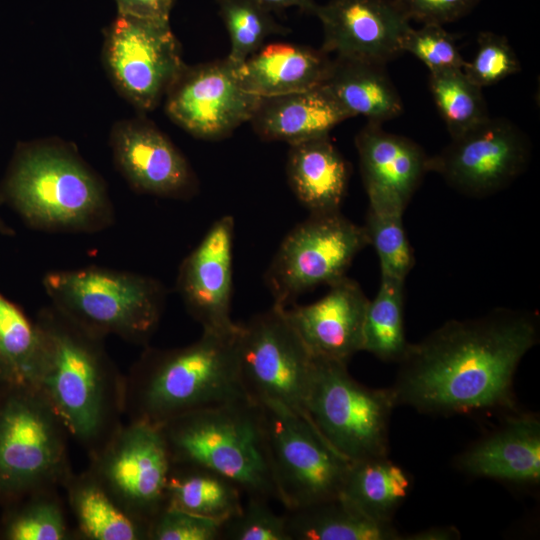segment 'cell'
<instances>
[{
  "label": "cell",
  "instance_id": "1",
  "mask_svg": "<svg viewBox=\"0 0 540 540\" xmlns=\"http://www.w3.org/2000/svg\"><path fill=\"white\" fill-rule=\"evenodd\" d=\"M538 340L533 312L500 308L450 320L410 343L390 389L397 405L422 413L514 410L516 369Z\"/></svg>",
  "mask_w": 540,
  "mask_h": 540
},
{
  "label": "cell",
  "instance_id": "2",
  "mask_svg": "<svg viewBox=\"0 0 540 540\" xmlns=\"http://www.w3.org/2000/svg\"><path fill=\"white\" fill-rule=\"evenodd\" d=\"M44 357L35 383L67 434L94 455L118 428L125 410V381L105 353L100 336L54 306L38 318Z\"/></svg>",
  "mask_w": 540,
  "mask_h": 540
},
{
  "label": "cell",
  "instance_id": "3",
  "mask_svg": "<svg viewBox=\"0 0 540 540\" xmlns=\"http://www.w3.org/2000/svg\"><path fill=\"white\" fill-rule=\"evenodd\" d=\"M239 330L203 331L187 346L148 350L125 382V409L131 420L162 426L195 410L249 399L239 377Z\"/></svg>",
  "mask_w": 540,
  "mask_h": 540
},
{
  "label": "cell",
  "instance_id": "4",
  "mask_svg": "<svg viewBox=\"0 0 540 540\" xmlns=\"http://www.w3.org/2000/svg\"><path fill=\"white\" fill-rule=\"evenodd\" d=\"M3 193L29 225L43 231L93 232L113 221L102 182L77 156L58 146L18 149Z\"/></svg>",
  "mask_w": 540,
  "mask_h": 540
},
{
  "label": "cell",
  "instance_id": "5",
  "mask_svg": "<svg viewBox=\"0 0 540 540\" xmlns=\"http://www.w3.org/2000/svg\"><path fill=\"white\" fill-rule=\"evenodd\" d=\"M172 462L211 469L246 497L278 501L260 404L231 401L180 415L159 426Z\"/></svg>",
  "mask_w": 540,
  "mask_h": 540
},
{
  "label": "cell",
  "instance_id": "6",
  "mask_svg": "<svg viewBox=\"0 0 540 540\" xmlns=\"http://www.w3.org/2000/svg\"><path fill=\"white\" fill-rule=\"evenodd\" d=\"M52 306L103 337L145 343L156 330L164 291L154 279L100 267L55 271L43 279Z\"/></svg>",
  "mask_w": 540,
  "mask_h": 540
},
{
  "label": "cell",
  "instance_id": "7",
  "mask_svg": "<svg viewBox=\"0 0 540 540\" xmlns=\"http://www.w3.org/2000/svg\"><path fill=\"white\" fill-rule=\"evenodd\" d=\"M313 358L308 412L319 433L350 461L388 456L397 406L391 389L367 387L349 374L347 364Z\"/></svg>",
  "mask_w": 540,
  "mask_h": 540
},
{
  "label": "cell",
  "instance_id": "8",
  "mask_svg": "<svg viewBox=\"0 0 540 540\" xmlns=\"http://www.w3.org/2000/svg\"><path fill=\"white\" fill-rule=\"evenodd\" d=\"M237 352L240 381L251 401L279 405L316 429L308 412L314 358L285 307L273 304L240 324Z\"/></svg>",
  "mask_w": 540,
  "mask_h": 540
},
{
  "label": "cell",
  "instance_id": "9",
  "mask_svg": "<svg viewBox=\"0 0 540 540\" xmlns=\"http://www.w3.org/2000/svg\"><path fill=\"white\" fill-rule=\"evenodd\" d=\"M16 388L0 406V491H37L65 482L67 431L38 390Z\"/></svg>",
  "mask_w": 540,
  "mask_h": 540
},
{
  "label": "cell",
  "instance_id": "10",
  "mask_svg": "<svg viewBox=\"0 0 540 540\" xmlns=\"http://www.w3.org/2000/svg\"><path fill=\"white\" fill-rule=\"evenodd\" d=\"M259 404L278 501L285 510L339 496L351 461L296 414Z\"/></svg>",
  "mask_w": 540,
  "mask_h": 540
},
{
  "label": "cell",
  "instance_id": "11",
  "mask_svg": "<svg viewBox=\"0 0 540 540\" xmlns=\"http://www.w3.org/2000/svg\"><path fill=\"white\" fill-rule=\"evenodd\" d=\"M366 246L364 226L340 211L310 214L285 237L267 270L274 304L287 307L300 294L341 279Z\"/></svg>",
  "mask_w": 540,
  "mask_h": 540
},
{
  "label": "cell",
  "instance_id": "12",
  "mask_svg": "<svg viewBox=\"0 0 540 540\" xmlns=\"http://www.w3.org/2000/svg\"><path fill=\"white\" fill-rule=\"evenodd\" d=\"M90 472L127 513L150 526L165 507L171 454L159 426L119 425L94 454Z\"/></svg>",
  "mask_w": 540,
  "mask_h": 540
},
{
  "label": "cell",
  "instance_id": "13",
  "mask_svg": "<svg viewBox=\"0 0 540 540\" xmlns=\"http://www.w3.org/2000/svg\"><path fill=\"white\" fill-rule=\"evenodd\" d=\"M117 88L141 110L153 109L185 68L169 21L118 15L105 41Z\"/></svg>",
  "mask_w": 540,
  "mask_h": 540
},
{
  "label": "cell",
  "instance_id": "14",
  "mask_svg": "<svg viewBox=\"0 0 540 540\" xmlns=\"http://www.w3.org/2000/svg\"><path fill=\"white\" fill-rule=\"evenodd\" d=\"M531 145L512 121L491 117L451 138L438 154L429 156L428 172L439 174L451 187L472 197L493 194L519 176L528 165Z\"/></svg>",
  "mask_w": 540,
  "mask_h": 540
},
{
  "label": "cell",
  "instance_id": "15",
  "mask_svg": "<svg viewBox=\"0 0 540 540\" xmlns=\"http://www.w3.org/2000/svg\"><path fill=\"white\" fill-rule=\"evenodd\" d=\"M227 57L186 67L166 93L169 117L191 135L217 140L251 120L260 97L245 91Z\"/></svg>",
  "mask_w": 540,
  "mask_h": 540
},
{
  "label": "cell",
  "instance_id": "16",
  "mask_svg": "<svg viewBox=\"0 0 540 540\" xmlns=\"http://www.w3.org/2000/svg\"><path fill=\"white\" fill-rule=\"evenodd\" d=\"M315 16L325 53L382 65L402 54V39L412 27L396 0H330L318 5Z\"/></svg>",
  "mask_w": 540,
  "mask_h": 540
},
{
  "label": "cell",
  "instance_id": "17",
  "mask_svg": "<svg viewBox=\"0 0 540 540\" xmlns=\"http://www.w3.org/2000/svg\"><path fill=\"white\" fill-rule=\"evenodd\" d=\"M234 219L215 221L182 262L178 292L189 314L204 332L232 334L240 324L231 319Z\"/></svg>",
  "mask_w": 540,
  "mask_h": 540
},
{
  "label": "cell",
  "instance_id": "18",
  "mask_svg": "<svg viewBox=\"0 0 540 540\" xmlns=\"http://www.w3.org/2000/svg\"><path fill=\"white\" fill-rule=\"evenodd\" d=\"M355 146L369 207L404 212L424 175L428 158L413 140L367 122Z\"/></svg>",
  "mask_w": 540,
  "mask_h": 540
},
{
  "label": "cell",
  "instance_id": "19",
  "mask_svg": "<svg viewBox=\"0 0 540 540\" xmlns=\"http://www.w3.org/2000/svg\"><path fill=\"white\" fill-rule=\"evenodd\" d=\"M321 299L285 313L313 357L347 364L363 347L369 299L360 285L344 276L328 285Z\"/></svg>",
  "mask_w": 540,
  "mask_h": 540
},
{
  "label": "cell",
  "instance_id": "20",
  "mask_svg": "<svg viewBox=\"0 0 540 540\" xmlns=\"http://www.w3.org/2000/svg\"><path fill=\"white\" fill-rule=\"evenodd\" d=\"M112 148L117 167L139 192L171 198L192 194L195 179L188 162L153 125L119 124L112 134Z\"/></svg>",
  "mask_w": 540,
  "mask_h": 540
},
{
  "label": "cell",
  "instance_id": "21",
  "mask_svg": "<svg viewBox=\"0 0 540 540\" xmlns=\"http://www.w3.org/2000/svg\"><path fill=\"white\" fill-rule=\"evenodd\" d=\"M464 473L515 485L540 482V420L515 414L473 443L456 461Z\"/></svg>",
  "mask_w": 540,
  "mask_h": 540
},
{
  "label": "cell",
  "instance_id": "22",
  "mask_svg": "<svg viewBox=\"0 0 540 540\" xmlns=\"http://www.w3.org/2000/svg\"><path fill=\"white\" fill-rule=\"evenodd\" d=\"M333 59L323 50L276 42L264 45L236 67L242 88L260 98L322 86Z\"/></svg>",
  "mask_w": 540,
  "mask_h": 540
},
{
  "label": "cell",
  "instance_id": "23",
  "mask_svg": "<svg viewBox=\"0 0 540 540\" xmlns=\"http://www.w3.org/2000/svg\"><path fill=\"white\" fill-rule=\"evenodd\" d=\"M349 114L323 87L260 98L249 122L264 140L289 145L329 135Z\"/></svg>",
  "mask_w": 540,
  "mask_h": 540
},
{
  "label": "cell",
  "instance_id": "24",
  "mask_svg": "<svg viewBox=\"0 0 540 540\" xmlns=\"http://www.w3.org/2000/svg\"><path fill=\"white\" fill-rule=\"evenodd\" d=\"M286 170L293 193L310 214L340 211L349 167L329 135L291 144Z\"/></svg>",
  "mask_w": 540,
  "mask_h": 540
},
{
  "label": "cell",
  "instance_id": "25",
  "mask_svg": "<svg viewBox=\"0 0 540 540\" xmlns=\"http://www.w3.org/2000/svg\"><path fill=\"white\" fill-rule=\"evenodd\" d=\"M386 65L356 58H333L323 87L350 117L382 124L400 116L403 103Z\"/></svg>",
  "mask_w": 540,
  "mask_h": 540
},
{
  "label": "cell",
  "instance_id": "26",
  "mask_svg": "<svg viewBox=\"0 0 540 540\" xmlns=\"http://www.w3.org/2000/svg\"><path fill=\"white\" fill-rule=\"evenodd\" d=\"M291 540H403L392 522H380L361 512L341 494L303 507L285 510Z\"/></svg>",
  "mask_w": 540,
  "mask_h": 540
},
{
  "label": "cell",
  "instance_id": "27",
  "mask_svg": "<svg viewBox=\"0 0 540 540\" xmlns=\"http://www.w3.org/2000/svg\"><path fill=\"white\" fill-rule=\"evenodd\" d=\"M242 496V489L222 474L202 466L172 462L166 484V507L222 524L241 510Z\"/></svg>",
  "mask_w": 540,
  "mask_h": 540
},
{
  "label": "cell",
  "instance_id": "28",
  "mask_svg": "<svg viewBox=\"0 0 540 540\" xmlns=\"http://www.w3.org/2000/svg\"><path fill=\"white\" fill-rule=\"evenodd\" d=\"M412 478L388 456L351 461L341 495L370 518L392 522L408 497Z\"/></svg>",
  "mask_w": 540,
  "mask_h": 540
},
{
  "label": "cell",
  "instance_id": "29",
  "mask_svg": "<svg viewBox=\"0 0 540 540\" xmlns=\"http://www.w3.org/2000/svg\"><path fill=\"white\" fill-rule=\"evenodd\" d=\"M82 535L90 540L148 539L149 526L127 513L88 471L65 481Z\"/></svg>",
  "mask_w": 540,
  "mask_h": 540
},
{
  "label": "cell",
  "instance_id": "30",
  "mask_svg": "<svg viewBox=\"0 0 540 540\" xmlns=\"http://www.w3.org/2000/svg\"><path fill=\"white\" fill-rule=\"evenodd\" d=\"M404 282L381 278L376 296L367 305L362 351L382 361L399 363L410 345L404 331Z\"/></svg>",
  "mask_w": 540,
  "mask_h": 540
},
{
  "label": "cell",
  "instance_id": "31",
  "mask_svg": "<svg viewBox=\"0 0 540 540\" xmlns=\"http://www.w3.org/2000/svg\"><path fill=\"white\" fill-rule=\"evenodd\" d=\"M44 357L39 326L0 294V360L11 383L35 388Z\"/></svg>",
  "mask_w": 540,
  "mask_h": 540
},
{
  "label": "cell",
  "instance_id": "32",
  "mask_svg": "<svg viewBox=\"0 0 540 540\" xmlns=\"http://www.w3.org/2000/svg\"><path fill=\"white\" fill-rule=\"evenodd\" d=\"M429 87L451 138L476 127L490 116L482 88L462 69L430 73Z\"/></svg>",
  "mask_w": 540,
  "mask_h": 540
},
{
  "label": "cell",
  "instance_id": "33",
  "mask_svg": "<svg viewBox=\"0 0 540 540\" xmlns=\"http://www.w3.org/2000/svg\"><path fill=\"white\" fill-rule=\"evenodd\" d=\"M214 1L230 38L227 58L236 66L262 48L269 36L290 31L253 0Z\"/></svg>",
  "mask_w": 540,
  "mask_h": 540
},
{
  "label": "cell",
  "instance_id": "34",
  "mask_svg": "<svg viewBox=\"0 0 540 540\" xmlns=\"http://www.w3.org/2000/svg\"><path fill=\"white\" fill-rule=\"evenodd\" d=\"M403 212L368 207L365 231L378 255L381 278L405 281L414 266L411 245L403 226Z\"/></svg>",
  "mask_w": 540,
  "mask_h": 540
},
{
  "label": "cell",
  "instance_id": "35",
  "mask_svg": "<svg viewBox=\"0 0 540 540\" xmlns=\"http://www.w3.org/2000/svg\"><path fill=\"white\" fill-rule=\"evenodd\" d=\"M68 536L63 509L46 489L16 514L6 528L10 540H63Z\"/></svg>",
  "mask_w": 540,
  "mask_h": 540
},
{
  "label": "cell",
  "instance_id": "36",
  "mask_svg": "<svg viewBox=\"0 0 540 540\" xmlns=\"http://www.w3.org/2000/svg\"><path fill=\"white\" fill-rule=\"evenodd\" d=\"M464 74L480 88L499 83L521 71L519 59L507 38L490 31L477 37V51L466 61Z\"/></svg>",
  "mask_w": 540,
  "mask_h": 540
},
{
  "label": "cell",
  "instance_id": "37",
  "mask_svg": "<svg viewBox=\"0 0 540 540\" xmlns=\"http://www.w3.org/2000/svg\"><path fill=\"white\" fill-rule=\"evenodd\" d=\"M257 497H246L241 510L221 524V540H291L284 513Z\"/></svg>",
  "mask_w": 540,
  "mask_h": 540
},
{
  "label": "cell",
  "instance_id": "38",
  "mask_svg": "<svg viewBox=\"0 0 540 540\" xmlns=\"http://www.w3.org/2000/svg\"><path fill=\"white\" fill-rule=\"evenodd\" d=\"M401 50L409 52L426 65L430 73L463 69L466 61L461 56L454 34L437 24L413 27L405 34Z\"/></svg>",
  "mask_w": 540,
  "mask_h": 540
},
{
  "label": "cell",
  "instance_id": "39",
  "mask_svg": "<svg viewBox=\"0 0 540 540\" xmlns=\"http://www.w3.org/2000/svg\"><path fill=\"white\" fill-rule=\"evenodd\" d=\"M150 540H221V524L171 507H164L151 521Z\"/></svg>",
  "mask_w": 540,
  "mask_h": 540
},
{
  "label": "cell",
  "instance_id": "40",
  "mask_svg": "<svg viewBox=\"0 0 540 540\" xmlns=\"http://www.w3.org/2000/svg\"><path fill=\"white\" fill-rule=\"evenodd\" d=\"M396 1L410 21L442 26L467 16L480 2V0Z\"/></svg>",
  "mask_w": 540,
  "mask_h": 540
},
{
  "label": "cell",
  "instance_id": "41",
  "mask_svg": "<svg viewBox=\"0 0 540 540\" xmlns=\"http://www.w3.org/2000/svg\"><path fill=\"white\" fill-rule=\"evenodd\" d=\"M118 15L169 21L174 0H115Z\"/></svg>",
  "mask_w": 540,
  "mask_h": 540
},
{
  "label": "cell",
  "instance_id": "42",
  "mask_svg": "<svg viewBox=\"0 0 540 540\" xmlns=\"http://www.w3.org/2000/svg\"><path fill=\"white\" fill-rule=\"evenodd\" d=\"M269 12H278L296 7L304 13L315 15L318 4L314 0H253Z\"/></svg>",
  "mask_w": 540,
  "mask_h": 540
},
{
  "label": "cell",
  "instance_id": "43",
  "mask_svg": "<svg viewBox=\"0 0 540 540\" xmlns=\"http://www.w3.org/2000/svg\"><path fill=\"white\" fill-rule=\"evenodd\" d=\"M460 533L452 526L430 527L413 534L404 535L406 540H453L459 539Z\"/></svg>",
  "mask_w": 540,
  "mask_h": 540
},
{
  "label": "cell",
  "instance_id": "44",
  "mask_svg": "<svg viewBox=\"0 0 540 540\" xmlns=\"http://www.w3.org/2000/svg\"><path fill=\"white\" fill-rule=\"evenodd\" d=\"M0 379H4L6 381L11 382L10 378L8 376V373H7L3 363L1 362V360H0Z\"/></svg>",
  "mask_w": 540,
  "mask_h": 540
},
{
  "label": "cell",
  "instance_id": "45",
  "mask_svg": "<svg viewBox=\"0 0 540 540\" xmlns=\"http://www.w3.org/2000/svg\"><path fill=\"white\" fill-rule=\"evenodd\" d=\"M0 233L10 234L11 229L6 226V224L0 219Z\"/></svg>",
  "mask_w": 540,
  "mask_h": 540
}]
</instances>
